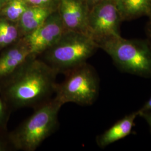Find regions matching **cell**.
Masks as SVG:
<instances>
[{
  "mask_svg": "<svg viewBox=\"0 0 151 151\" xmlns=\"http://www.w3.org/2000/svg\"><path fill=\"white\" fill-rule=\"evenodd\" d=\"M59 73L38 56L31 55L10 75L0 80L3 99L13 108H38L55 93Z\"/></svg>",
  "mask_w": 151,
  "mask_h": 151,
  "instance_id": "1",
  "label": "cell"
},
{
  "mask_svg": "<svg viewBox=\"0 0 151 151\" xmlns=\"http://www.w3.org/2000/svg\"><path fill=\"white\" fill-rule=\"evenodd\" d=\"M62 105L54 97L35 109V111L9 135V139L16 149L35 151L56 130L58 115Z\"/></svg>",
  "mask_w": 151,
  "mask_h": 151,
  "instance_id": "2",
  "label": "cell"
},
{
  "mask_svg": "<svg viewBox=\"0 0 151 151\" xmlns=\"http://www.w3.org/2000/svg\"><path fill=\"white\" fill-rule=\"evenodd\" d=\"M97 44L121 71L151 78V45L147 40L127 39L119 35Z\"/></svg>",
  "mask_w": 151,
  "mask_h": 151,
  "instance_id": "3",
  "label": "cell"
},
{
  "mask_svg": "<svg viewBox=\"0 0 151 151\" xmlns=\"http://www.w3.org/2000/svg\"><path fill=\"white\" fill-rule=\"evenodd\" d=\"M98 48L88 35L65 30L53 46L39 56L59 73H65L87 62Z\"/></svg>",
  "mask_w": 151,
  "mask_h": 151,
  "instance_id": "4",
  "label": "cell"
},
{
  "mask_svg": "<svg viewBox=\"0 0 151 151\" xmlns=\"http://www.w3.org/2000/svg\"><path fill=\"white\" fill-rule=\"evenodd\" d=\"M64 81L57 83L54 98L62 105L68 103L81 106L91 105L97 100L99 78L87 62L65 73Z\"/></svg>",
  "mask_w": 151,
  "mask_h": 151,
  "instance_id": "5",
  "label": "cell"
},
{
  "mask_svg": "<svg viewBox=\"0 0 151 151\" xmlns=\"http://www.w3.org/2000/svg\"><path fill=\"white\" fill-rule=\"evenodd\" d=\"M123 22L114 0H103L90 9L88 34L96 42L120 35Z\"/></svg>",
  "mask_w": 151,
  "mask_h": 151,
  "instance_id": "6",
  "label": "cell"
},
{
  "mask_svg": "<svg viewBox=\"0 0 151 151\" xmlns=\"http://www.w3.org/2000/svg\"><path fill=\"white\" fill-rule=\"evenodd\" d=\"M65 30L60 13L57 10L37 29L23 38L27 43L31 54L39 56L53 46Z\"/></svg>",
  "mask_w": 151,
  "mask_h": 151,
  "instance_id": "7",
  "label": "cell"
},
{
  "mask_svg": "<svg viewBox=\"0 0 151 151\" xmlns=\"http://www.w3.org/2000/svg\"><path fill=\"white\" fill-rule=\"evenodd\" d=\"M57 10L66 30L88 35L87 20L90 9L86 0H59Z\"/></svg>",
  "mask_w": 151,
  "mask_h": 151,
  "instance_id": "8",
  "label": "cell"
},
{
  "mask_svg": "<svg viewBox=\"0 0 151 151\" xmlns=\"http://www.w3.org/2000/svg\"><path fill=\"white\" fill-rule=\"evenodd\" d=\"M6 48L0 54V80L12 74L32 55L23 37Z\"/></svg>",
  "mask_w": 151,
  "mask_h": 151,
  "instance_id": "9",
  "label": "cell"
},
{
  "mask_svg": "<svg viewBox=\"0 0 151 151\" xmlns=\"http://www.w3.org/2000/svg\"><path fill=\"white\" fill-rule=\"evenodd\" d=\"M139 116L135 111L124 116L116 122L113 125L98 135L96 139L97 146L101 148L111 145L132 133L136 118Z\"/></svg>",
  "mask_w": 151,
  "mask_h": 151,
  "instance_id": "10",
  "label": "cell"
},
{
  "mask_svg": "<svg viewBox=\"0 0 151 151\" xmlns=\"http://www.w3.org/2000/svg\"><path fill=\"white\" fill-rule=\"evenodd\" d=\"M54 11L42 6H30L17 22L22 37L37 29Z\"/></svg>",
  "mask_w": 151,
  "mask_h": 151,
  "instance_id": "11",
  "label": "cell"
},
{
  "mask_svg": "<svg viewBox=\"0 0 151 151\" xmlns=\"http://www.w3.org/2000/svg\"><path fill=\"white\" fill-rule=\"evenodd\" d=\"M122 21L151 17V0H114Z\"/></svg>",
  "mask_w": 151,
  "mask_h": 151,
  "instance_id": "12",
  "label": "cell"
},
{
  "mask_svg": "<svg viewBox=\"0 0 151 151\" xmlns=\"http://www.w3.org/2000/svg\"><path fill=\"white\" fill-rule=\"evenodd\" d=\"M22 38L17 22H11L5 18L0 17V49L18 42Z\"/></svg>",
  "mask_w": 151,
  "mask_h": 151,
  "instance_id": "13",
  "label": "cell"
},
{
  "mask_svg": "<svg viewBox=\"0 0 151 151\" xmlns=\"http://www.w3.org/2000/svg\"><path fill=\"white\" fill-rule=\"evenodd\" d=\"M30 6L25 0H8L0 10V15L11 22H17Z\"/></svg>",
  "mask_w": 151,
  "mask_h": 151,
  "instance_id": "14",
  "label": "cell"
},
{
  "mask_svg": "<svg viewBox=\"0 0 151 151\" xmlns=\"http://www.w3.org/2000/svg\"><path fill=\"white\" fill-rule=\"evenodd\" d=\"M31 6H38L57 10L59 0H25Z\"/></svg>",
  "mask_w": 151,
  "mask_h": 151,
  "instance_id": "15",
  "label": "cell"
},
{
  "mask_svg": "<svg viewBox=\"0 0 151 151\" xmlns=\"http://www.w3.org/2000/svg\"><path fill=\"white\" fill-rule=\"evenodd\" d=\"M7 119L8 111L6 104L0 96V129H3L5 127Z\"/></svg>",
  "mask_w": 151,
  "mask_h": 151,
  "instance_id": "16",
  "label": "cell"
},
{
  "mask_svg": "<svg viewBox=\"0 0 151 151\" xmlns=\"http://www.w3.org/2000/svg\"><path fill=\"white\" fill-rule=\"evenodd\" d=\"M137 111L138 113V115L139 114L151 111V97L145 103V104L139 110H137Z\"/></svg>",
  "mask_w": 151,
  "mask_h": 151,
  "instance_id": "17",
  "label": "cell"
},
{
  "mask_svg": "<svg viewBox=\"0 0 151 151\" xmlns=\"http://www.w3.org/2000/svg\"><path fill=\"white\" fill-rule=\"evenodd\" d=\"M146 35L147 36V40L151 45V17H149V20L147 22L146 27Z\"/></svg>",
  "mask_w": 151,
  "mask_h": 151,
  "instance_id": "18",
  "label": "cell"
},
{
  "mask_svg": "<svg viewBox=\"0 0 151 151\" xmlns=\"http://www.w3.org/2000/svg\"><path fill=\"white\" fill-rule=\"evenodd\" d=\"M139 116L146 120L147 123L148 124L151 129V111L139 114Z\"/></svg>",
  "mask_w": 151,
  "mask_h": 151,
  "instance_id": "19",
  "label": "cell"
},
{
  "mask_svg": "<svg viewBox=\"0 0 151 151\" xmlns=\"http://www.w3.org/2000/svg\"><path fill=\"white\" fill-rule=\"evenodd\" d=\"M103 0H86L87 5L88 6L89 9H91L93 6L96 5L100 2H101Z\"/></svg>",
  "mask_w": 151,
  "mask_h": 151,
  "instance_id": "20",
  "label": "cell"
},
{
  "mask_svg": "<svg viewBox=\"0 0 151 151\" xmlns=\"http://www.w3.org/2000/svg\"><path fill=\"white\" fill-rule=\"evenodd\" d=\"M7 1L8 0H0V10L4 7V6L5 5V4Z\"/></svg>",
  "mask_w": 151,
  "mask_h": 151,
  "instance_id": "21",
  "label": "cell"
},
{
  "mask_svg": "<svg viewBox=\"0 0 151 151\" xmlns=\"http://www.w3.org/2000/svg\"><path fill=\"white\" fill-rule=\"evenodd\" d=\"M6 147L5 145H4L2 143L0 142V151H5Z\"/></svg>",
  "mask_w": 151,
  "mask_h": 151,
  "instance_id": "22",
  "label": "cell"
}]
</instances>
